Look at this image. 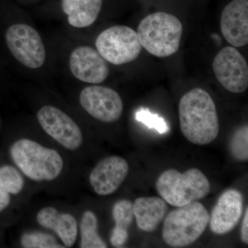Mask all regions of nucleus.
Returning a JSON list of instances; mask_svg holds the SVG:
<instances>
[{
    "label": "nucleus",
    "mask_w": 248,
    "mask_h": 248,
    "mask_svg": "<svg viewBox=\"0 0 248 248\" xmlns=\"http://www.w3.org/2000/svg\"><path fill=\"white\" fill-rule=\"evenodd\" d=\"M179 117L183 135L194 144L208 145L218 136L216 105L205 90L197 88L183 96L179 101Z\"/></svg>",
    "instance_id": "f257e3e1"
},
{
    "label": "nucleus",
    "mask_w": 248,
    "mask_h": 248,
    "mask_svg": "<svg viewBox=\"0 0 248 248\" xmlns=\"http://www.w3.org/2000/svg\"><path fill=\"white\" fill-rule=\"evenodd\" d=\"M10 153L19 170L35 182L53 181L63 170V159L58 151L29 139L15 142Z\"/></svg>",
    "instance_id": "f03ea898"
},
{
    "label": "nucleus",
    "mask_w": 248,
    "mask_h": 248,
    "mask_svg": "<svg viewBox=\"0 0 248 248\" xmlns=\"http://www.w3.org/2000/svg\"><path fill=\"white\" fill-rule=\"evenodd\" d=\"M182 33L180 20L165 12L148 15L140 23L138 30L142 47L157 58H166L177 53Z\"/></svg>",
    "instance_id": "7ed1b4c3"
},
{
    "label": "nucleus",
    "mask_w": 248,
    "mask_h": 248,
    "mask_svg": "<svg viewBox=\"0 0 248 248\" xmlns=\"http://www.w3.org/2000/svg\"><path fill=\"white\" fill-rule=\"evenodd\" d=\"M209 220L208 210L197 201L178 207L165 217L163 239L172 248L190 246L203 234Z\"/></svg>",
    "instance_id": "20e7f679"
},
{
    "label": "nucleus",
    "mask_w": 248,
    "mask_h": 248,
    "mask_svg": "<svg viewBox=\"0 0 248 248\" xmlns=\"http://www.w3.org/2000/svg\"><path fill=\"white\" fill-rule=\"evenodd\" d=\"M156 188L166 203L178 208L202 200L210 193L211 186L200 170L190 169L182 173L170 169L161 173Z\"/></svg>",
    "instance_id": "39448f33"
},
{
    "label": "nucleus",
    "mask_w": 248,
    "mask_h": 248,
    "mask_svg": "<svg viewBox=\"0 0 248 248\" xmlns=\"http://www.w3.org/2000/svg\"><path fill=\"white\" fill-rule=\"evenodd\" d=\"M95 46L103 58L115 65L134 61L142 50L138 32L125 26L106 29L98 36Z\"/></svg>",
    "instance_id": "423d86ee"
},
{
    "label": "nucleus",
    "mask_w": 248,
    "mask_h": 248,
    "mask_svg": "<svg viewBox=\"0 0 248 248\" xmlns=\"http://www.w3.org/2000/svg\"><path fill=\"white\" fill-rule=\"evenodd\" d=\"M5 37L10 51L23 65L35 69L45 63V45L33 28L27 24H14L7 29Z\"/></svg>",
    "instance_id": "0eeeda50"
},
{
    "label": "nucleus",
    "mask_w": 248,
    "mask_h": 248,
    "mask_svg": "<svg viewBox=\"0 0 248 248\" xmlns=\"http://www.w3.org/2000/svg\"><path fill=\"white\" fill-rule=\"evenodd\" d=\"M218 82L233 93L244 92L248 87V66L244 57L234 47L221 49L213 62Z\"/></svg>",
    "instance_id": "6e6552de"
},
{
    "label": "nucleus",
    "mask_w": 248,
    "mask_h": 248,
    "mask_svg": "<svg viewBox=\"0 0 248 248\" xmlns=\"http://www.w3.org/2000/svg\"><path fill=\"white\" fill-rule=\"evenodd\" d=\"M37 117L46 133L66 149L76 151L82 144L83 135L78 124L58 108L45 106Z\"/></svg>",
    "instance_id": "1a4fd4ad"
},
{
    "label": "nucleus",
    "mask_w": 248,
    "mask_h": 248,
    "mask_svg": "<svg viewBox=\"0 0 248 248\" xmlns=\"http://www.w3.org/2000/svg\"><path fill=\"white\" fill-rule=\"evenodd\" d=\"M79 102L89 115L105 123H112L120 120L123 113V101L120 94L105 86L85 88L80 93Z\"/></svg>",
    "instance_id": "9d476101"
},
{
    "label": "nucleus",
    "mask_w": 248,
    "mask_h": 248,
    "mask_svg": "<svg viewBox=\"0 0 248 248\" xmlns=\"http://www.w3.org/2000/svg\"><path fill=\"white\" fill-rule=\"evenodd\" d=\"M244 198L236 189H228L220 196L210 215V230L215 234H226L234 229L242 216Z\"/></svg>",
    "instance_id": "9b49d317"
},
{
    "label": "nucleus",
    "mask_w": 248,
    "mask_h": 248,
    "mask_svg": "<svg viewBox=\"0 0 248 248\" xmlns=\"http://www.w3.org/2000/svg\"><path fill=\"white\" fill-rule=\"evenodd\" d=\"M69 65L77 79L89 84H100L109 76L107 61L91 47L79 46L75 49L70 57Z\"/></svg>",
    "instance_id": "f8f14e48"
},
{
    "label": "nucleus",
    "mask_w": 248,
    "mask_h": 248,
    "mask_svg": "<svg viewBox=\"0 0 248 248\" xmlns=\"http://www.w3.org/2000/svg\"><path fill=\"white\" fill-rule=\"evenodd\" d=\"M128 172V164L124 158L110 156L98 163L90 174L89 181L97 195H109L118 190Z\"/></svg>",
    "instance_id": "ddd939ff"
},
{
    "label": "nucleus",
    "mask_w": 248,
    "mask_h": 248,
    "mask_svg": "<svg viewBox=\"0 0 248 248\" xmlns=\"http://www.w3.org/2000/svg\"><path fill=\"white\" fill-rule=\"evenodd\" d=\"M221 30L225 40L234 47L248 43V0H233L223 10Z\"/></svg>",
    "instance_id": "4468645a"
},
{
    "label": "nucleus",
    "mask_w": 248,
    "mask_h": 248,
    "mask_svg": "<svg viewBox=\"0 0 248 248\" xmlns=\"http://www.w3.org/2000/svg\"><path fill=\"white\" fill-rule=\"evenodd\" d=\"M37 221L41 226L55 232L65 247L71 248L76 243L78 226L71 214L60 213L53 207H46L37 214Z\"/></svg>",
    "instance_id": "2eb2a0df"
},
{
    "label": "nucleus",
    "mask_w": 248,
    "mask_h": 248,
    "mask_svg": "<svg viewBox=\"0 0 248 248\" xmlns=\"http://www.w3.org/2000/svg\"><path fill=\"white\" fill-rule=\"evenodd\" d=\"M134 217L140 229L153 232L163 221L168 213V205L159 197H140L133 203Z\"/></svg>",
    "instance_id": "dca6fc26"
},
{
    "label": "nucleus",
    "mask_w": 248,
    "mask_h": 248,
    "mask_svg": "<svg viewBox=\"0 0 248 248\" xmlns=\"http://www.w3.org/2000/svg\"><path fill=\"white\" fill-rule=\"evenodd\" d=\"M103 0H62L63 13L72 27L86 28L92 25L102 9Z\"/></svg>",
    "instance_id": "f3484780"
},
{
    "label": "nucleus",
    "mask_w": 248,
    "mask_h": 248,
    "mask_svg": "<svg viewBox=\"0 0 248 248\" xmlns=\"http://www.w3.org/2000/svg\"><path fill=\"white\" fill-rule=\"evenodd\" d=\"M112 217L115 227L110 235V243L115 248H122L128 239V228L134 218L133 203L122 200L116 202L112 207Z\"/></svg>",
    "instance_id": "a211bd4d"
},
{
    "label": "nucleus",
    "mask_w": 248,
    "mask_h": 248,
    "mask_svg": "<svg viewBox=\"0 0 248 248\" xmlns=\"http://www.w3.org/2000/svg\"><path fill=\"white\" fill-rule=\"evenodd\" d=\"M24 181L20 173L11 166L0 167V213L9 207L11 195L20 193Z\"/></svg>",
    "instance_id": "6ab92c4d"
},
{
    "label": "nucleus",
    "mask_w": 248,
    "mask_h": 248,
    "mask_svg": "<svg viewBox=\"0 0 248 248\" xmlns=\"http://www.w3.org/2000/svg\"><path fill=\"white\" fill-rule=\"evenodd\" d=\"M98 221L95 214L87 210L83 214L80 223L81 248H107V244L97 232Z\"/></svg>",
    "instance_id": "aec40b11"
},
{
    "label": "nucleus",
    "mask_w": 248,
    "mask_h": 248,
    "mask_svg": "<svg viewBox=\"0 0 248 248\" xmlns=\"http://www.w3.org/2000/svg\"><path fill=\"white\" fill-rule=\"evenodd\" d=\"M21 244L26 248H62L52 235L42 232H30L24 233L21 238Z\"/></svg>",
    "instance_id": "412c9836"
},
{
    "label": "nucleus",
    "mask_w": 248,
    "mask_h": 248,
    "mask_svg": "<svg viewBox=\"0 0 248 248\" xmlns=\"http://www.w3.org/2000/svg\"><path fill=\"white\" fill-rule=\"evenodd\" d=\"M230 149L235 159L239 161L248 159V127L243 125L235 132L230 143Z\"/></svg>",
    "instance_id": "4be33fe9"
},
{
    "label": "nucleus",
    "mask_w": 248,
    "mask_h": 248,
    "mask_svg": "<svg viewBox=\"0 0 248 248\" xmlns=\"http://www.w3.org/2000/svg\"><path fill=\"white\" fill-rule=\"evenodd\" d=\"M135 120L146 125L149 128L155 129L160 134L168 133L169 127L163 117L157 114H154L149 109H139L135 113Z\"/></svg>",
    "instance_id": "5701e85b"
},
{
    "label": "nucleus",
    "mask_w": 248,
    "mask_h": 248,
    "mask_svg": "<svg viewBox=\"0 0 248 248\" xmlns=\"http://www.w3.org/2000/svg\"><path fill=\"white\" fill-rule=\"evenodd\" d=\"M241 239L243 242L246 245L248 244V208L246 209L244 219L241 229Z\"/></svg>",
    "instance_id": "b1692460"
}]
</instances>
